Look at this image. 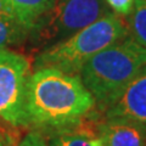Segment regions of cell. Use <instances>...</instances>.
Instances as JSON below:
<instances>
[{"label": "cell", "instance_id": "52a82bcc", "mask_svg": "<svg viewBox=\"0 0 146 146\" xmlns=\"http://www.w3.org/2000/svg\"><path fill=\"white\" fill-rule=\"evenodd\" d=\"M101 121L100 115L93 110L76 124L56 128L49 135V146H102L98 135Z\"/></svg>", "mask_w": 146, "mask_h": 146}, {"label": "cell", "instance_id": "7c38bea8", "mask_svg": "<svg viewBox=\"0 0 146 146\" xmlns=\"http://www.w3.org/2000/svg\"><path fill=\"white\" fill-rule=\"evenodd\" d=\"M107 5L119 16H128L131 11L134 0H106Z\"/></svg>", "mask_w": 146, "mask_h": 146}, {"label": "cell", "instance_id": "5bb4252c", "mask_svg": "<svg viewBox=\"0 0 146 146\" xmlns=\"http://www.w3.org/2000/svg\"><path fill=\"white\" fill-rule=\"evenodd\" d=\"M0 15H12L5 0H0Z\"/></svg>", "mask_w": 146, "mask_h": 146}, {"label": "cell", "instance_id": "30bf717a", "mask_svg": "<svg viewBox=\"0 0 146 146\" xmlns=\"http://www.w3.org/2000/svg\"><path fill=\"white\" fill-rule=\"evenodd\" d=\"M31 35V29L12 15H0V50L17 46Z\"/></svg>", "mask_w": 146, "mask_h": 146}, {"label": "cell", "instance_id": "6da1fadb", "mask_svg": "<svg viewBox=\"0 0 146 146\" xmlns=\"http://www.w3.org/2000/svg\"><path fill=\"white\" fill-rule=\"evenodd\" d=\"M96 102L79 74L54 67L34 70L27 84L26 113L29 124L63 128L76 124L95 110Z\"/></svg>", "mask_w": 146, "mask_h": 146}, {"label": "cell", "instance_id": "3957f363", "mask_svg": "<svg viewBox=\"0 0 146 146\" xmlns=\"http://www.w3.org/2000/svg\"><path fill=\"white\" fill-rule=\"evenodd\" d=\"M127 36L125 22L117 13L107 12L85 28L42 50L34 60V70L54 67L78 74L90 57Z\"/></svg>", "mask_w": 146, "mask_h": 146}, {"label": "cell", "instance_id": "9c48e42d", "mask_svg": "<svg viewBox=\"0 0 146 146\" xmlns=\"http://www.w3.org/2000/svg\"><path fill=\"white\" fill-rule=\"evenodd\" d=\"M9 9L21 23L31 29V33L42 20L55 0H5Z\"/></svg>", "mask_w": 146, "mask_h": 146}, {"label": "cell", "instance_id": "8992f818", "mask_svg": "<svg viewBox=\"0 0 146 146\" xmlns=\"http://www.w3.org/2000/svg\"><path fill=\"white\" fill-rule=\"evenodd\" d=\"M107 119L130 121L146 128V66L104 111Z\"/></svg>", "mask_w": 146, "mask_h": 146}, {"label": "cell", "instance_id": "5b68a950", "mask_svg": "<svg viewBox=\"0 0 146 146\" xmlns=\"http://www.w3.org/2000/svg\"><path fill=\"white\" fill-rule=\"evenodd\" d=\"M25 55L0 50V118L13 127L28 125L26 113L27 84L32 74Z\"/></svg>", "mask_w": 146, "mask_h": 146}, {"label": "cell", "instance_id": "ba28073f", "mask_svg": "<svg viewBox=\"0 0 146 146\" xmlns=\"http://www.w3.org/2000/svg\"><path fill=\"white\" fill-rule=\"evenodd\" d=\"M98 135L102 146H146V128L130 121L104 117Z\"/></svg>", "mask_w": 146, "mask_h": 146}, {"label": "cell", "instance_id": "9a60e30c", "mask_svg": "<svg viewBox=\"0 0 146 146\" xmlns=\"http://www.w3.org/2000/svg\"><path fill=\"white\" fill-rule=\"evenodd\" d=\"M0 146H5V144H4L3 140H0Z\"/></svg>", "mask_w": 146, "mask_h": 146}, {"label": "cell", "instance_id": "7a4b0ae2", "mask_svg": "<svg viewBox=\"0 0 146 146\" xmlns=\"http://www.w3.org/2000/svg\"><path fill=\"white\" fill-rule=\"evenodd\" d=\"M145 66L146 48L128 35L90 57L82 67L79 77L104 112Z\"/></svg>", "mask_w": 146, "mask_h": 146}, {"label": "cell", "instance_id": "277c9868", "mask_svg": "<svg viewBox=\"0 0 146 146\" xmlns=\"http://www.w3.org/2000/svg\"><path fill=\"white\" fill-rule=\"evenodd\" d=\"M108 7L106 0H55L31 34L36 43L51 45L106 15Z\"/></svg>", "mask_w": 146, "mask_h": 146}, {"label": "cell", "instance_id": "4fadbf2b", "mask_svg": "<svg viewBox=\"0 0 146 146\" xmlns=\"http://www.w3.org/2000/svg\"><path fill=\"white\" fill-rule=\"evenodd\" d=\"M18 146H49V144L38 131H31L23 136Z\"/></svg>", "mask_w": 146, "mask_h": 146}, {"label": "cell", "instance_id": "8fae6325", "mask_svg": "<svg viewBox=\"0 0 146 146\" xmlns=\"http://www.w3.org/2000/svg\"><path fill=\"white\" fill-rule=\"evenodd\" d=\"M125 17L128 35L146 48V0H134L131 11Z\"/></svg>", "mask_w": 146, "mask_h": 146}]
</instances>
